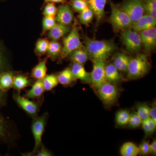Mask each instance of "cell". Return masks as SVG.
Listing matches in <instances>:
<instances>
[{"label":"cell","instance_id":"5bb4252c","mask_svg":"<svg viewBox=\"0 0 156 156\" xmlns=\"http://www.w3.org/2000/svg\"><path fill=\"white\" fill-rule=\"evenodd\" d=\"M88 6L92 9L95 15L97 23L102 20L104 16L105 8L108 0H86Z\"/></svg>","mask_w":156,"mask_h":156},{"label":"cell","instance_id":"7402d4cb","mask_svg":"<svg viewBox=\"0 0 156 156\" xmlns=\"http://www.w3.org/2000/svg\"><path fill=\"white\" fill-rule=\"evenodd\" d=\"M47 59L40 61L32 71L31 76L36 80H42L47 75Z\"/></svg>","mask_w":156,"mask_h":156},{"label":"cell","instance_id":"52a82bcc","mask_svg":"<svg viewBox=\"0 0 156 156\" xmlns=\"http://www.w3.org/2000/svg\"><path fill=\"white\" fill-rule=\"evenodd\" d=\"M122 41L126 50L131 53L139 52L141 48V40L139 34L129 28L125 30L122 33Z\"/></svg>","mask_w":156,"mask_h":156},{"label":"cell","instance_id":"6da1fadb","mask_svg":"<svg viewBox=\"0 0 156 156\" xmlns=\"http://www.w3.org/2000/svg\"><path fill=\"white\" fill-rule=\"evenodd\" d=\"M84 43L86 50L92 60H105L116 49L112 41H97L85 37Z\"/></svg>","mask_w":156,"mask_h":156},{"label":"cell","instance_id":"e575fe53","mask_svg":"<svg viewBox=\"0 0 156 156\" xmlns=\"http://www.w3.org/2000/svg\"><path fill=\"white\" fill-rule=\"evenodd\" d=\"M136 113L140 119L144 121L149 118L150 107L145 103H140L136 106Z\"/></svg>","mask_w":156,"mask_h":156},{"label":"cell","instance_id":"ee69618b","mask_svg":"<svg viewBox=\"0 0 156 156\" xmlns=\"http://www.w3.org/2000/svg\"><path fill=\"white\" fill-rule=\"evenodd\" d=\"M4 92V91L0 88V106L3 105L5 102V93Z\"/></svg>","mask_w":156,"mask_h":156},{"label":"cell","instance_id":"7bdbcfd3","mask_svg":"<svg viewBox=\"0 0 156 156\" xmlns=\"http://www.w3.org/2000/svg\"><path fill=\"white\" fill-rule=\"evenodd\" d=\"M151 154L153 155H156V140L154 139L152 142L150 144Z\"/></svg>","mask_w":156,"mask_h":156},{"label":"cell","instance_id":"e0dca14e","mask_svg":"<svg viewBox=\"0 0 156 156\" xmlns=\"http://www.w3.org/2000/svg\"><path fill=\"white\" fill-rule=\"evenodd\" d=\"M68 57L73 62L83 65L88 61L90 56L86 48L82 47L73 51Z\"/></svg>","mask_w":156,"mask_h":156},{"label":"cell","instance_id":"d4e9b609","mask_svg":"<svg viewBox=\"0 0 156 156\" xmlns=\"http://www.w3.org/2000/svg\"><path fill=\"white\" fill-rule=\"evenodd\" d=\"M31 83L30 81L27 77L23 75H18L14 76L13 87L18 92L28 87Z\"/></svg>","mask_w":156,"mask_h":156},{"label":"cell","instance_id":"8fae6325","mask_svg":"<svg viewBox=\"0 0 156 156\" xmlns=\"http://www.w3.org/2000/svg\"><path fill=\"white\" fill-rule=\"evenodd\" d=\"M14 97L15 101L24 111L32 116L36 115L39 110L37 104L29 100L28 98L20 96L18 94H15Z\"/></svg>","mask_w":156,"mask_h":156},{"label":"cell","instance_id":"4dcf8cb0","mask_svg":"<svg viewBox=\"0 0 156 156\" xmlns=\"http://www.w3.org/2000/svg\"><path fill=\"white\" fill-rule=\"evenodd\" d=\"M94 13L92 9L88 6L80 12L79 18L80 22L85 25H88L94 16Z\"/></svg>","mask_w":156,"mask_h":156},{"label":"cell","instance_id":"f35d334b","mask_svg":"<svg viewBox=\"0 0 156 156\" xmlns=\"http://www.w3.org/2000/svg\"><path fill=\"white\" fill-rule=\"evenodd\" d=\"M57 8L54 5V3L48 2L46 4L43 10V15L44 16L55 17L57 13Z\"/></svg>","mask_w":156,"mask_h":156},{"label":"cell","instance_id":"83f0119b","mask_svg":"<svg viewBox=\"0 0 156 156\" xmlns=\"http://www.w3.org/2000/svg\"><path fill=\"white\" fill-rule=\"evenodd\" d=\"M9 61L5 48L0 40V74L8 71Z\"/></svg>","mask_w":156,"mask_h":156},{"label":"cell","instance_id":"74e56055","mask_svg":"<svg viewBox=\"0 0 156 156\" xmlns=\"http://www.w3.org/2000/svg\"><path fill=\"white\" fill-rule=\"evenodd\" d=\"M142 120L136 113V112H134L131 114L130 119L128 125V127L132 128H136L141 126Z\"/></svg>","mask_w":156,"mask_h":156},{"label":"cell","instance_id":"f1b7e54d","mask_svg":"<svg viewBox=\"0 0 156 156\" xmlns=\"http://www.w3.org/2000/svg\"><path fill=\"white\" fill-rule=\"evenodd\" d=\"M130 115V112L127 110L122 109L117 112L115 115V122L117 125L119 126L128 125Z\"/></svg>","mask_w":156,"mask_h":156},{"label":"cell","instance_id":"5b68a950","mask_svg":"<svg viewBox=\"0 0 156 156\" xmlns=\"http://www.w3.org/2000/svg\"><path fill=\"white\" fill-rule=\"evenodd\" d=\"M112 14L109 22L116 29L126 30L129 28L132 23L129 16L125 12L111 2Z\"/></svg>","mask_w":156,"mask_h":156},{"label":"cell","instance_id":"7c38bea8","mask_svg":"<svg viewBox=\"0 0 156 156\" xmlns=\"http://www.w3.org/2000/svg\"><path fill=\"white\" fill-rule=\"evenodd\" d=\"M73 18V13L68 5L63 4L57 8L55 17L56 22L69 26L71 24Z\"/></svg>","mask_w":156,"mask_h":156},{"label":"cell","instance_id":"44dd1931","mask_svg":"<svg viewBox=\"0 0 156 156\" xmlns=\"http://www.w3.org/2000/svg\"><path fill=\"white\" fill-rule=\"evenodd\" d=\"M14 76L12 71H7L0 74V88L3 91H8L13 87Z\"/></svg>","mask_w":156,"mask_h":156},{"label":"cell","instance_id":"cb8c5ba5","mask_svg":"<svg viewBox=\"0 0 156 156\" xmlns=\"http://www.w3.org/2000/svg\"><path fill=\"white\" fill-rule=\"evenodd\" d=\"M58 83L63 85L67 86L75 80L71 69L67 68L62 70L57 76Z\"/></svg>","mask_w":156,"mask_h":156},{"label":"cell","instance_id":"d590c367","mask_svg":"<svg viewBox=\"0 0 156 156\" xmlns=\"http://www.w3.org/2000/svg\"><path fill=\"white\" fill-rule=\"evenodd\" d=\"M145 11L155 18H156V0H144Z\"/></svg>","mask_w":156,"mask_h":156},{"label":"cell","instance_id":"8992f818","mask_svg":"<svg viewBox=\"0 0 156 156\" xmlns=\"http://www.w3.org/2000/svg\"><path fill=\"white\" fill-rule=\"evenodd\" d=\"M48 115L47 114H44L40 117H36L33 122L32 125V132L34 139L35 145L33 151L26 155L31 156L37 151L41 147L42 145V137L44 131L46 121Z\"/></svg>","mask_w":156,"mask_h":156},{"label":"cell","instance_id":"f6af8a7d","mask_svg":"<svg viewBox=\"0 0 156 156\" xmlns=\"http://www.w3.org/2000/svg\"><path fill=\"white\" fill-rule=\"evenodd\" d=\"M44 2L45 3L52 2L64 4L66 2V0H44Z\"/></svg>","mask_w":156,"mask_h":156},{"label":"cell","instance_id":"ba28073f","mask_svg":"<svg viewBox=\"0 0 156 156\" xmlns=\"http://www.w3.org/2000/svg\"><path fill=\"white\" fill-rule=\"evenodd\" d=\"M93 69L90 74V83L97 89L107 82L105 76V60L97 59L93 61Z\"/></svg>","mask_w":156,"mask_h":156},{"label":"cell","instance_id":"3957f363","mask_svg":"<svg viewBox=\"0 0 156 156\" xmlns=\"http://www.w3.org/2000/svg\"><path fill=\"white\" fill-rule=\"evenodd\" d=\"M83 47L80 41L79 28L74 24L68 35L63 40L60 56L62 58L68 57L70 53L74 50Z\"/></svg>","mask_w":156,"mask_h":156},{"label":"cell","instance_id":"836d02e7","mask_svg":"<svg viewBox=\"0 0 156 156\" xmlns=\"http://www.w3.org/2000/svg\"><path fill=\"white\" fill-rule=\"evenodd\" d=\"M55 17L44 16L42 21V34L50 30L56 24Z\"/></svg>","mask_w":156,"mask_h":156},{"label":"cell","instance_id":"7a4b0ae2","mask_svg":"<svg viewBox=\"0 0 156 156\" xmlns=\"http://www.w3.org/2000/svg\"><path fill=\"white\" fill-rule=\"evenodd\" d=\"M150 65L145 54L137 55L130 59L127 73L128 78L131 80L142 77L149 70Z\"/></svg>","mask_w":156,"mask_h":156},{"label":"cell","instance_id":"ffe728a7","mask_svg":"<svg viewBox=\"0 0 156 156\" xmlns=\"http://www.w3.org/2000/svg\"><path fill=\"white\" fill-rule=\"evenodd\" d=\"M44 89L42 80H37L34 83L30 89L26 93V97L28 98H40L44 94Z\"/></svg>","mask_w":156,"mask_h":156},{"label":"cell","instance_id":"60d3db41","mask_svg":"<svg viewBox=\"0 0 156 156\" xmlns=\"http://www.w3.org/2000/svg\"><path fill=\"white\" fill-rule=\"evenodd\" d=\"M36 154L37 156H50L52 155L51 153L48 150L46 147L43 145L41 146V147L37 151L33 154Z\"/></svg>","mask_w":156,"mask_h":156},{"label":"cell","instance_id":"484cf974","mask_svg":"<svg viewBox=\"0 0 156 156\" xmlns=\"http://www.w3.org/2000/svg\"><path fill=\"white\" fill-rule=\"evenodd\" d=\"M62 49V47L59 42L57 41H52L49 42L47 53L51 59H54L60 55Z\"/></svg>","mask_w":156,"mask_h":156},{"label":"cell","instance_id":"8d00e7d4","mask_svg":"<svg viewBox=\"0 0 156 156\" xmlns=\"http://www.w3.org/2000/svg\"><path fill=\"white\" fill-rule=\"evenodd\" d=\"M70 4L74 11L79 12H81L88 6L86 0H71Z\"/></svg>","mask_w":156,"mask_h":156},{"label":"cell","instance_id":"30bf717a","mask_svg":"<svg viewBox=\"0 0 156 156\" xmlns=\"http://www.w3.org/2000/svg\"><path fill=\"white\" fill-rule=\"evenodd\" d=\"M141 44L147 51H151L156 46V29L155 27H151L141 31L139 32Z\"/></svg>","mask_w":156,"mask_h":156},{"label":"cell","instance_id":"d6a6232c","mask_svg":"<svg viewBox=\"0 0 156 156\" xmlns=\"http://www.w3.org/2000/svg\"><path fill=\"white\" fill-rule=\"evenodd\" d=\"M49 44V41L47 39H39L36 44L35 53L37 55L41 56L47 53Z\"/></svg>","mask_w":156,"mask_h":156},{"label":"cell","instance_id":"ab89813d","mask_svg":"<svg viewBox=\"0 0 156 156\" xmlns=\"http://www.w3.org/2000/svg\"><path fill=\"white\" fill-rule=\"evenodd\" d=\"M138 147L139 154L140 155L144 156L151 154L150 144L147 141H142Z\"/></svg>","mask_w":156,"mask_h":156},{"label":"cell","instance_id":"9a60e30c","mask_svg":"<svg viewBox=\"0 0 156 156\" xmlns=\"http://www.w3.org/2000/svg\"><path fill=\"white\" fill-rule=\"evenodd\" d=\"M71 28L69 26L61 23H56L50 30L48 31V36L52 41H57L70 31Z\"/></svg>","mask_w":156,"mask_h":156},{"label":"cell","instance_id":"b9f144b4","mask_svg":"<svg viewBox=\"0 0 156 156\" xmlns=\"http://www.w3.org/2000/svg\"><path fill=\"white\" fill-rule=\"evenodd\" d=\"M149 118L156 123V105L154 103L151 107H150Z\"/></svg>","mask_w":156,"mask_h":156},{"label":"cell","instance_id":"2e32d148","mask_svg":"<svg viewBox=\"0 0 156 156\" xmlns=\"http://www.w3.org/2000/svg\"><path fill=\"white\" fill-rule=\"evenodd\" d=\"M70 69L75 80L90 83V74L86 70L83 65L73 62Z\"/></svg>","mask_w":156,"mask_h":156},{"label":"cell","instance_id":"4fadbf2b","mask_svg":"<svg viewBox=\"0 0 156 156\" xmlns=\"http://www.w3.org/2000/svg\"><path fill=\"white\" fill-rule=\"evenodd\" d=\"M156 18L149 14L143 15L132 25L133 30L138 33L155 26Z\"/></svg>","mask_w":156,"mask_h":156},{"label":"cell","instance_id":"d6986e66","mask_svg":"<svg viewBox=\"0 0 156 156\" xmlns=\"http://www.w3.org/2000/svg\"><path fill=\"white\" fill-rule=\"evenodd\" d=\"M131 58L124 53H119L115 56L113 64L119 72L126 73Z\"/></svg>","mask_w":156,"mask_h":156},{"label":"cell","instance_id":"1f68e13d","mask_svg":"<svg viewBox=\"0 0 156 156\" xmlns=\"http://www.w3.org/2000/svg\"><path fill=\"white\" fill-rule=\"evenodd\" d=\"M141 125L144 133L147 136L151 135L155 131L156 123L151 118H147L142 121Z\"/></svg>","mask_w":156,"mask_h":156},{"label":"cell","instance_id":"4316f807","mask_svg":"<svg viewBox=\"0 0 156 156\" xmlns=\"http://www.w3.org/2000/svg\"><path fill=\"white\" fill-rule=\"evenodd\" d=\"M11 138V133L6 120L0 115V141L7 142Z\"/></svg>","mask_w":156,"mask_h":156},{"label":"cell","instance_id":"ac0fdd59","mask_svg":"<svg viewBox=\"0 0 156 156\" xmlns=\"http://www.w3.org/2000/svg\"><path fill=\"white\" fill-rule=\"evenodd\" d=\"M105 76L107 82L112 84L118 83L122 80L119 71L113 63L105 65Z\"/></svg>","mask_w":156,"mask_h":156},{"label":"cell","instance_id":"603a6c76","mask_svg":"<svg viewBox=\"0 0 156 156\" xmlns=\"http://www.w3.org/2000/svg\"><path fill=\"white\" fill-rule=\"evenodd\" d=\"M120 154L122 156H136L139 154L138 147L133 143H125L121 147Z\"/></svg>","mask_w":156,"mask_h":156},{"label":"cell","instance_id":"9c48e42d","mask_svg":"<svg viewBox=\"0 0 156 156\" xmlns=\"http://www.w3.org/2000/svg\"><path fill=\"white\" fill-rule=\"evenodd\" d=\"M97 90L99 97L107 105H111L115 103L119 96L118 88L109 82H105Z\"/></svg>","mask_w":156,"mask_h":156},{"label":"cell","instance_id":"277c9868","mask_svg":"<svg viewBox=\"0 0 156 156\" xmlns=\"http://www.w3.org/2000/svg\"><path fill=\"white\" fill-rule=\"evenodd\" d=\"M119 8L130 17L132 24L136 22L144 13V0H125Z\"/></svg>","mask_w":156,"mask_h":156},{"label":"cell","instance_id":"f546056e","mask_svg":"<svg viewBox=\"0 0 156 156\" xmlns=\"http://www.w3.org/2000/svg\"><path fill=\"white\" fill-rule=\"evenodd\" d=\"M44 89L46 91H50L58 85V82L57 76L54 74L46 75L42 79Z\"/></svg>","mask_w":156,"mask_h":156}]
</instances>
